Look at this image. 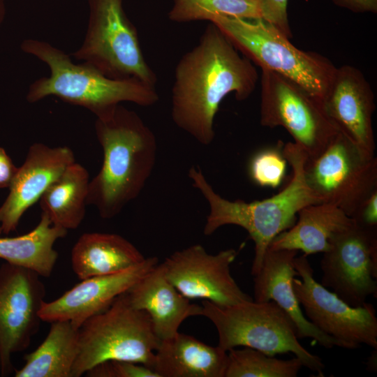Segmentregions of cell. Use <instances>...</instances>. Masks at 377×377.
<instances>
[{
    "label": "cell",
    "mask_w": 377,
    "mask_h": 377,
    "mask_svg": "<svg viewBox=\"0 0 377 377\" xmlns=\"http://www.w3.org/2000/svg\"><path fill=\"white\" fill-rule=\"evenodd\" d=\"M283 143L256 152L251 158L249 175L253 182L263 187L276 188L281 183L287 166V160L281 151Z\"/></svg>",
    "instance_id": "83f0119b"
},
{
    "label": "cell",
    "mask_w": 377,
    "mask_h": 377,
    "mask_svg": "<svg viewBox=\"0 0 377 377\" xmlns=\"http://www.w3.org/2000/svg\"><path fill=\"white\" fill-rule=\"evenodd\" d=\"M89 182L87 170L74 162L40 198L42 213L54 226L66 230L77 229L85 216Z\"/></svg>",
    "instance_id": "d4e9b609"
},
{
    "label": "cell",
    "mask_w": 377,
    "mask_h": 377,
    "mask_svg": "<svg viewBox=\"0 0 377 377\" xmlns=\"http://www.w3.org/2000/svg\"><path fill=\"white\" fill-rule=\"evenodd\" d=\"M209 22L261 69L293 80L323 103L337 69L329 59L297 48L277 28L261 18L214 15Z\"/></svg>",
    "instance_id": "5b68a950"
},
{
    "label": "cell",
    "mask_w": 377,
    "mask_h": 377,
    "mask_svg": "<svg viewBox=\"0 0 377 377\" xmlns=\"http://www.w3.org/2000/svg\"><path fill=\"white\" fill-rule=\"evenodd\" d=\"M89 377H158L151 368L136 362L108 360L101 362L86 374Z\"/></svg>",
    "instance_id": "f1b7e54d"
},
{
    "label": "cell",
    "mask_w": 377,
    "mask_h": 377,
    "mask_svg": "<svg viewBox=\"0 0 377 377\" xmlns=\"http://www.w3.org/2000/svg\"><path fill=\"white\" fill-rule=\"evenodd\" d=\"M20 47L44 62L50 71L48 77H40L29 86L27 100L31 103L54 96L83 107L98 117L122 102L150 106L158 100L155 87L135 79L110 78L84 62L73 63L68 54L47 42L29 38Z\"/></svg>",
    "instance_id": "277c9868"
},
{
    "label": "cell",
    "mask_w": 377,
    "mask_h": 377,
    "mask_svg": "<svg viewBox=\"0 0 377 377\" xmlns=\"http://www.w3.org/2000/svg\"><path fill=\"white\" fill-rule=\"evenodd\" d=\"M79 328L68 320L51 323L48 334L34 351L24 355V364L15 377H71L78 351Z\"/></svg>",
    "instance_id": "603a6c76"
},
{
    "label": "cell",
    "mask_w": 377,
    "mask_h": 377,
    "mask_svg": "<svg viewBox=\"0 0 377 377\" xmlns=\"http://www.w3.org/2000/svg\"><path fill=\"white\" fill-rule=\"evenodd\" d=\"M36 272L6 262L0 266V374L13 373V355L28 348L39 329L45 288Z\"/></svg>",
    "instance_id": "4fadbf2b"
},
{
    "label": "cell",
    "mask_w": 377,
    "mask_h": 377,
    "mask_svg": "<svg viewBox=\"0 0 377 377\" xmlns=\"http://www.w3.org/2000/svg\"><path fill=\"white\" fill-rule=\"evenodd\" d=\"M6 15L5 1L0 0V27L2 24Z\"/></svg>",
    "instance_id": "836d02e7"
},
{
    "label": "cell",
    "mask_w": 377,
    "mask_h": 377,
    "mask_svg": "<svg viewBox=\"0 0 377 377\" xmlns=\"http://www.w3.org/2000/svg\"><path fill=\"white\" fill-rule=\"evenodd\" d=\"M95 133L103 158L89 182L87 203L110 219L143 190L155 167L157 141L140 117L121 104L96 117Z\"/></svg>",
    "instance_id": "7a4b0ae2"
},
{
    "label": "cell",
    "mask_w": 377,
    "mask_h": 377,
    "mask_svg": "<svg viewBox=\"0 0 377 377\" xmlns=\"http://www.w3.org/2000/svg\"><path fill=\"white\" fill-rule=\"evenodd\" d=\"M293 289L306 318L326 334L346 343L350 349L362 344L377 348V317L374 306L365 302L354 307L316 281L304 254L296 256Z\"/></svg>",
    "instance_id": "8fae6325"
},
{
    "label": "cell",
    "mask_w": 377,
    "mask_h": 377,
    "mask_svg": "<svg viewBox=\"0 0 377 377\" xmlns=\"http://www.w3.org/2000/svg\"><path fill=\"white\" fill-rule=\"evenodd\" d=\"M17 170L5 149L0 147V188L10 187Z\"/></svg>",
    "instance_id": "1f68e13d"
},
{
    "label": "cell",
    "mask_w": 377,
    "mask_h": 377,
    "mask_svg": "<svg viewBox=\"0 0 377 377\" xmlns=\"http://www.w3.org/2000/svg\"><path fill=\"white\" fill-rule=\"evenodd\" d=\"M352 219L358 225L377 227V190L363 202Z\"/></svg>",
    "instance_id": "4dcf8cb0"
},
{
    "label": "cell",
    "mask_w": 377,
    "mask_h": 377,
    "mask_svg": "<svg viewBox=\"0 0 377 377\" xmlns=\"http://www.w3.org/2000/svg\"><path fill=\"white\" fill-rule=\"evenodd\" d=\"M260 124L284 128L308 158L320 153L338 131L322 103L293 80L262 69Z\"/></svg>",
    "instance_id": "30bf717a"
},
{
    "label": "cell",
    "mask_w": 377,
    "mask_h": 377,
    "mask_svg": "<svg viewBox=\"0 0 377 377\" xmlns=\"http://www.w3.org/2000/svg\"><path fill=\"white\" fill-rule=\"evenodd\" d=\"M84 38L72 53L104 75L135 79L155 87L156 77L140 48L138 33L123 9V0H89Z\"/></svg>",
    "instance_id": "ba28073f"
},
{
    "label": "cell",
    "mask_w": 377,
    "mask_h": 377,
    "mask_svg": "<svg viewBox=\"0 0 377 377\" xmlns=\"http://www.w3.org/2000/svg\"><path fill=\"white\" fill-rule=\"evenodd\" d=\"M283 154L292 168L290 180L271 198L251 202L224 198L216 192L200 167L192 166L188 170L193 186L200 192L209 207L204 235H212L226 225L246 230L255 245L251 270L253 276L260 270L272 241L295 224L299 211L306 205L321 203L304 179V164L307 156L304 150L295 142H288L283 147Z\"/></svg>",
    "instance_id": "3957f363"
},
{
    "label": "cell",
    "mask_w": 377,
    "mask_h": 377,
    "mask_svg": "<svg viewBox=\"0 0 377 377\" xmlns=\"http://www.w3.org/2000/svg\"><path fill=\"white\" fill-rule=\"evenodd\" d=\"M304 175L320 202L333 205L352 218L377 190V158L338 130L320 153L306 156Z\"/></svg>",
    "instance_id": "9c48e42d"
},
{
    "label": "cell",
    "mask_w": 377,
    "mask_h": 377,
    "mask_svg": "<svg viewBox=\"0 0 377 377\" xmlns=\"http://www.w3.org/2000/svg\"><path fill=\"white\" fill-rule=\"evenodd\" d=\"M298 251L268 247L258 272L253 276L254 301H274L291 318L298 339L311 338L325 348L350 349L346 343L326 334L304 315L295 293L293 281L297 272L294 260Z\"/></svg>",
    "instance_id": "ac0fdd59"
},
{
    "label": "cell",
    "mask_w": 377,
    "mask_h": 377,
    "mask_svg": "<svg viewBox=\"0 0 377 377\" xmlns=\"http://www.w3.org/2000/svg\"><path fill=\"white\" fill-rule=\"evenodd\" d=\"M237 256L234 249L210 254L198 244L175 251L161 264L166 278L186 297L230 306L253 300L231 274Z\"/></svg>",
    "instance_id": "5bb4252c"
},
{
    "label": "cell",
    "mask_w": 377,
    "mask_h": 377,
    "mask_svg": "<svg viewBox=\"0 0 377 377\" xmlns=\"http://www.w3.org/2000/svg\"><path fill=\"white\" fill-rule=\"evenodd\" d=\"M130 303L149 316L160 341L173 337L182 323L202 316V306L191 302L166 278L161 263L125 292Z\"/></svg>",
    "instance_id": "d6986e66"
},
{
    "label": "cell",
    "mask_w": 377,
    "mask_h": 377,
    "mask_svg": "<svg viewBox=\"0 0 377 377\" xmlns=\"http://www.w3.org/2000/svg\"><path fill=\"white\" fill-rule=\"evenodd\" d=\"M74 162V154L66 146L52 147L40 142L31 145L9 187L7 198L0 206L1 232L8 235L15 231L27 210Z\"/></svg>",
    "instance_id": "e0dca14e"
},
{
    "label": "cell",
    "mask_w": 377,
    "mask_h": 377,
    "mask_svg": "<svg viewBox=\"0 0 377 377\" xmlns=\"http://www.w3.org/2000/svg\"><path fill=\"white\" fill-rule=\"evenodd\" d=\"M1 234V228H0V235Z\"/></svg>",
    "instance_id": "e575fe53"
},
{
    "label": "cell",
    "mask_w": 377,
    "mask_h": 377,
    "mask_svg": "<svg viewBox=\"0 0 377 377\" xmlns=\"http://www.w3.org/2000/svg\"><path fill=\"white\" fill-rule=\"evenodd\" d=\"M202 308V316L215 326L218 346L224 350L243 346L271 356L292 353L301 360L303 367L318 373L319 376H324L322 360L300 343L293 320L274 301L249 300L219 306L203 300Z\"/></svg>",
    "instance_id": "8992f818"
},
{
    "label": "cell",
    "mask_w": 377,
    "mask_h": 377,
    "mask_svg": "<svg viewBox=\"0 0 377 377\" xmlns=\"http://www.w3.org/2000/svg\"><path fill=\"white\" fill-rule=\"evenodd\" d=\"M332 1L338 6L355 13H377V0H332Z\"/></svg>",
    "instance_id": "d6a6232c"
},
{
    "label": "cell",
    "mask_w": 377,
    "mask_h": 377,
    "mask_svg": "<svg viewBox=\"0 0 377 377\" xmlns=\"http://www.w3.org/2000/svg\"><path fill=\"white\" fill-rule=\"evenodd\" d=\"M323 109L330 121L362 151L375 156L372 116L376 109L374 91L357 68H337L324 98Z\"/></svg>",
    "instance_id": "9a60e30c"
},
{
    "label": "cell",
    "mask_w": 377,
    "mask_h": 377,
    "mask_svg": "<svg viewBox=\"0 0 377 377\" xmlns=\"http://www.w3.org/2000/svg\"><path fill=\"white\" fill-rule=\"evenodd\" d=\"M228 38L210 23L199 43L179 61L172 89L171 117L198 143L214 140V121L223 99L234 93L248 98L258 80L255 66L241 56Z\"/></svg>",
    "instance_id": "6da1fadb"
},
{
    "label": "cell",
    "mask_w": 377,
    "mask_h": 377,
    "mask_svg": "<svg viewBox=\"0 0 377 377\" xmlns=\"http://www.w3.org/2000/svg\"><path fill=\"white\" fill-rule=\"evenodd\" d=\"M228 352L178 332L160 343L152 369L158 377H225Z\"/></svg>",
    "instance_id": "ffe728a7"
},
{
    "label": "cell",
    "mask_w": 377,
    "mask_h": 377,
    "mask_svg": "<svg viewBox=\"0 0 377 377\" xmlns=\"http://www.w3.org/2000/svg\"><path fill=\"white\" fill-rule=\"evenodd\" d=\"M302 367L296 357L281 360L249 347L235 348L228 351L225 377H296Z\"/></svg>",
    "instance_id": "484cf974"
},
{
    "label": "cell",
    "mask_w": 377,
    "mask_h": 377,
    "mask_svg": "<svg viewBox=\"0 0 377 377\" xmlns=\"http://www.w3.org/2000/svg\"><path fill=\"white\" fill-rule=\"evenodd\" d=\"M145 259L131 242L114 233H84L71 251L72 269L80 280L119 272Z\"/></svg>",
    "instance_id": "7402d4cb"
},
{
    "label": "cell",
    "mask_w": 377,
    "mask_h": 377,
    "mask_svg": "<svg viewBox=\"0 0 377 377\" xmlns=\"http://www.w3.org/2000/svg\"><path fill=\"white\" fill-rule=\"evenodd\" d=\"M297 215L295 224L278 235L269 248L301 251L307 256L323 253L330 249L337 235L355 223L340 208L323 202L306 205Z\"/></svg>",
    "instance_id": "44dd1931"
},
{
    "label": "cell",
    "mask_w": 377,
    "mask_h": 377,
    "mask_svg": "<svg viewBox=\"0 0 377 377\" xmlns=\"http://www.w3.org/2000/svg\"><path fill=\"white\" fill-rule=\"evenodd\" d=\"M158 263L157 257H148L121 272L82 279L57 299L45 301L40 311L41 320L50 323L68 320L80 328L87 319L109 307L116 297Z\"/></svg>",
    "instance_id": "2e32d148"
},
{
    "label": "cell",
    "mask_w": 377,
    "mask_h": 377,
    "mask_svg": "<svg viewBox=\"0 0 377 377\" xmlns=\"http://www.w3.org/2000/svg\"><path fill=\"white\" fill-rule=\"evenodd\" d=\"M68 230L54 226L41 213L37 226L28 233L14 237H0V258L11 265L30 269L40 276L51 275L58 258L56 241Z\"/></svg>",
    "instance_id": "cb8c5ba5"
},
{
    "label": "cell",
    "mask_w": 377,
    "mask_h": 377,
    "mask_svg": "<svg viewBox=\"0 0 377 377\" xmlns=\"http://www.w3.org/2000/svg\"><path fill=\"white\" fill-rule=\"evenodd\" d=\"M261 19L277 28L289 39L292 38L288 15V0H258Z\"/></svg>",
    "instance_id": "f546056e"
},
{
    "label": "cell",
    "mask_w": 377,
    "mask_h": 377,
    "mask_svg": "<svg viewBox=\"0 0 377 377\" xmlns=\"http://www.w3.org/2000/svg\"><path fill=\"white\" fill-rule=\"evenodd\" d=\"M321 284L351 306L377 293V227L355 222L337 235L320 260Z\"/></svg>",
    "instance_id": "7c38bea8"
},
{
    "label": "cell",
    "mask_w": 377,
    "mask_h": 377,
    "mask_svg": "<svg viewBox=\"0 0 377 377\" xmlns=\"http://www.w3.org/2000/svg\"><path fill=\"white\" fill-rule=\"evenodd\" d=\"M159 343L149 315L135 308L124 293L79 328L71 377L82 376L108 360L133 362L151 369Z\"/></svg>",
    "instance_id": "52a82bcc"
},
{
    "label": "cell",
    "mask_w": 377,
    "mask_h": 377,
    "mask_svg": "<svg viewBox=\"0 0 377 377\" xmlns=\"http://www.w3.org/2000/svg\"><path fill=\"white\" fill-rule=\"evenodd\" d=\"M214 15L261 18L258 0H174L168 13L174 22L208 20Z\"/></svg>",
    "instance_id": "4316f807"
}]
</instances>
